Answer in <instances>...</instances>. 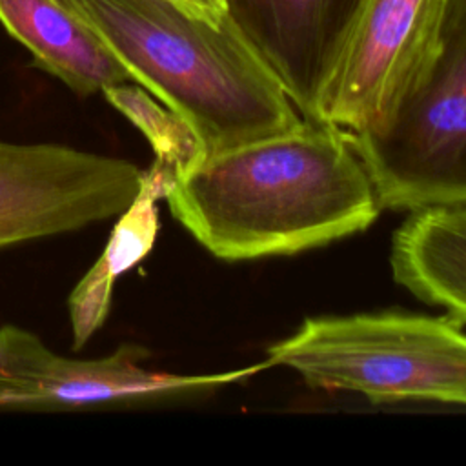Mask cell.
<instances>
[{"mask_svg":"<svg viewBox=\"0 0 466 466\" xmlns=\"http://www.w3.org/2000/svg\"><path fill=\"white\" fill-rule=\"evenodd\" d=\"M133 82L184 118L206 157L304 118L228 16L177 0H78Z\"/></svg>","mask_w":466,"mask_h":466,"instance_id":"2","label":"cell"},{"mask_svg":"<svg viewBox=\"0 0 466 466\" xmlns=\"http://www.w3.org/2000/svg\"><path fill=\"white\" fill-rule=\"evenodd\" d=\"M222 260L293 255L360 233L380 204L346 131L313 120L204 157L166 195Z\"/></svg>","mask_w":466,"mask_h":466,"instance_id":"1","label":"cell"},{"mask_svg":"<svg viewBox=\"0 0 466 466\" xmlns=\"http://www.w3.org/2000/svg\"><path fill=\"white\" fill-rule=\"evenodd\" d=\"M450 0H364L322 89L317 122L357 131L379 122L422 64Z\"/></svg>","mask_w":466,"mask_h":466,"instance_id":"6","label":"cell"},{"mask_svg":"<svg viewBox=\"0 0 466 466\" xmlns=\"http://www.w3.org/2000/svg\"><path fill=\"white\" fill-rule=\"evenodd\" d=\"M380 208L466 202V0H450L435 49L375 124L346 131Z\"/></svg>","mask_w":466,"mask_h":466,"instance_id":"4","label":"cell"},{"mask_svg":"<svg viewBox=\"0 0 466 466\" xmlns=\"http://www.w3.org/2000/svg\"><path fill=\"white\" fill-rule=\"evenodd\" d=\"M393 280L419 300L466 322V202L410 211L390 249Z\"/></svg>","mask_w":466,"mask_h":466,"instance_id":"10","label":"cell"},{"mask_svg":"<svg viewBox=\"0 0 466 466\" xmlns=\"http://www.w3.org/2000/svg\"><path fill=\"white\" fill-rule=\"evenodd\" d=\"M147 350L122 344L111 355L75 360L51 353L44 366L7 400V408H84L111 402L144 400L208 390L268 366L217 375H173L142 366Z\"/></svg>","mask_w":466,"mask_h":466,"instance_id":"8","label":"cell"},{"mask_svg":"<svg viewBox=\"0 0 466 466\" xmlns=\"http://www.w3.org/2000/svg\"><path fill=\"white\" fill-rule=\"evenodd\" d=\"M142 169L62 144L0 140V249L118 217Z\"/></svg>","mask_w":466,"mask_h":466,"instance_id":"5","label":"cell"},{"mask_svg":"<svg viewBox=\"0 0 466 466\" xmlns=\"http://www.w3.org/2000/svg\"><path fill=\"white\" fill-rule=\"evenodd\" d=\"M102 95L147 138L155 153L151 166L175 182L206 157L189 124L160 100L157 102L144 87L126 82L104 89Z\"/></svg>","mask_w":466,"mask_h":466,"instance_id":"12","label":"cell"},{"mask_svg":"<svg viewBox=\"0 0 466 466\" xmlns=\"http://www.w3.org/2000/svg\"><path fill=\"white\" fill-rule=\"evenodd\" d=\"M189 11L206 16L213 22H222L226 18V2L224 0H177Z\"/></svg>","mask_w":466,"mask_h":466,"instance_id":"14","label":"cell"},{"mask_svg":"<svg viewBox=\"0 0 466 466\" xmlns=\"http://www.w3.org/2000/svg\"><path fill=\"white\" fill-rule=\"evenodd\" d=\"M0 22L38 67L80 95L133 82L78 0H0Z\"/></svg>","mask_w":466,"mask_h":466,"instance_id":"9","label":"cell"},{"mask_svg":"<svg viewBox=\"0 0 466 466\" xmlns=\"http://www.w3.org/2000/svg\"><path fill=\"white\" fill-rule=\"evenodd\" d=\"M51 353L35 333L11 324L0 328V406L38 373Z\"/></svg>","mask_w":466,"mask_h":466,"instance_id":"13","label":"cell"},{"mask_svg":"<svg viewBox=\"0 0 466 466\" xmlns=\"http://www.w3.org/2000/svg\"><path fill=\"white\" fill-rule=\"evenodd\" d=\"M226 16L302 118L317 122L322 89L364 0H224Z\"/></svg>","mask_w":466,"mask_h":466,"instance_id":"7","label":"cell"},{"mask_svg":"<svg viewBox=\"0 0 466 466\" xmlns=\"http://www.w3.org/2000/svg\"><path fill=\"white\" fill-rule=\"evenodd\" d=\"M266 362L297 371L311 388L371 402L466 406V331L450 317L397 309L313 317L271 344Z\"/></svg>","mask_w":466,"mask_h":466,"instance_id":"3","label":"cell"},{"mask_svg":"<svg viewBox=\"0 0 466 466\" xmlns=\"http://www.w3.org/2000/svg\"><path fill=\"white\" fill-rule=\"evenodd\" d=\"M175 186V180L149 166L142 169L140 189L118 215L111 237L91 269L69 295L73 350H80L107 319L116 279L137 266L153 248L158 233L157 202Z\"/></svg>","mask_w":466,"mask_h":466,"instance_id":"11","label":"cell"}]
</instances>
